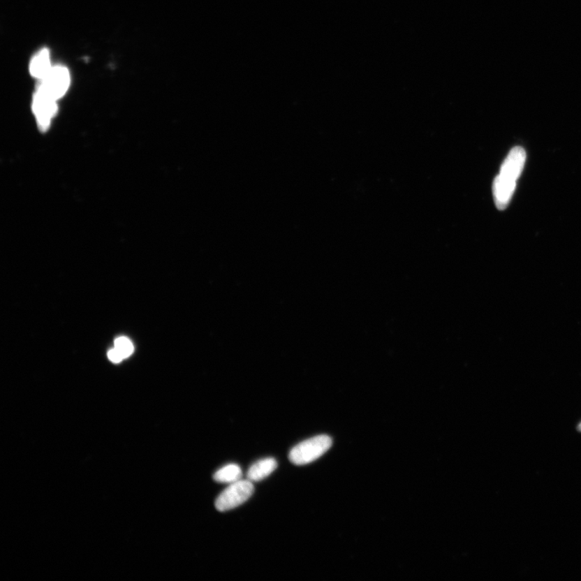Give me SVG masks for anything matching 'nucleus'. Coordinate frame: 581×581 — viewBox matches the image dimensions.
Segmentation results:
<instances>
[{"mask_svg":"<svg viewBox=\"0 0 581 581\" xmlns=\"http://www.w3.org/2000/svg\"><path fill=\"white\" fill-rule=\"evenodd\" d=\"M527 154L522 147L513 148L501 166L499 175L492 185L494 201L497 209H506L516 189L518 178L525 165Z\"/></svg>","mask_w":581,"mask_h":581,"instance_id":"1","label":"nucleus"},{"mask_svg":"<svg viewBox=\"0 0 581 581\" xmlns=\"http://www.w3.org/2000/svg\"><path fill=\"white\" fill-rule=\"evenodd\" d=\"M333 443L328 435H318L295 446L289 453V460L295 465H305L319 459Z\"/></svg>","mask_w":581,"mask_h":581,"instance_id":"2","label":"nucleus"},{"mask_svg":"<svg viewBox=\"0 0 581 581\" xmlns=\"http://www.w3.org/2000/svg\"><path fill=\"white\" fill-rule=\"evenodd\" d=\"M254 487L251 480H238L230 484L218 496L215 502L216 510L225 512L246 502L253 494Z\"/></svg>","mask_w":581,"mask_h":581,"instance_id":"3","label":"nucleus"},{"mask_svg":"<svg viewBox=\"0 0 581 581\" xmlns=\"http://www.w3.org/2000/svg\"><path fill=\"white\" fill-rule=\"evenodd\" d=\"M71 82L69 71L64 66H54L43 80L40 87L58 101L68 90Z\"/></svg>","mask_w":581,"mask_h":581,"instance_id":"4","label":"nucleus"},{"mask_svg":"<svg viewBox=\"0 0 581 581\" xmlns=\"http://www.w3.org/2000/svg\"><path fill=\"white\" fill-rule=\"evenodd\" d=\"M57 101L46 93L43 88L36 90L33 103V109L41 131H46L50 126L52 118L57 112Z\"/></svg>","mask_w":581,"mask_h":581,"instance_id":"5","label":"nucleus"},{"mask_svg":"<svg viewBox=\"0 0 581 581\" xmlns=\"http://www.w3.org/2000/svg\"><path fill=\"white\" fill-rule=\"evenodd\" d=\"M277 461L273 458L259 460L253 464L247 472V478L251 482L261 481L277 469Z\"/></svg>","mask_w":581,"mask_h":581,"instance_id":"6","label":"nucleus"},{"mask_svg":"<svg viewBox=\"0 0 581 581\" xmlns=\"http://www.w3.org/2000/svg\"><path fill=\"white\" fill-rule=\"evenodd\" d=\"M52 68L53 66H51L50 53L47 50L40 51L31 61L30 73L36 79L43 80Z\"/></svg>","mask_w":581,"mask_h":581,"instance_id":"7","label":"nucleus"},{"mask_svg":"<svg viewBox=\"0 0 581 581\" xmlns=\"http://www.w3.org/2000/svg\"><path fill=\"white\" fill-rule=\"evenodd\" d=\"M242 476V471L240 466L229 464L218 470L214 476V479L218 483L233 484L240 480Z\"/></svg>","mask_w":581,"mask_h":581,"instance_id":"8","label":"nucleus"},{"mask_svg":"<svg viewBox=\"0 0 581 581\" xmlns=\"http://www.w3.org/2000/svg\"><path fill=\"white\" fill-rule=\"evenodd\" d=\"M115 348L121 353L124 359L131 356L133 352L132 342L126 337H120L115 341Z\"/></svg>","mask_w":581,"mask_h":581,"instance_id":"9","label":"nucleus"},{"mask_svg":"<svg viewBox=\"0 0 581 581\" xmlns=\"http://www.w3.org/2000/svg\"><path fill=\"white\" fill-rule=\"evenodd\" d=\"M108 359L110 360L112 362L118 363L124 360V357L122 355L121 353L119 352L116 348H113L108 351Z\"/></svg>","mask_w":581,"mask_h":581,"instance_id":"10","label":"nucleus"},{"mask_svg":"<svg viewBox=\"0 0 581 581\" xmlns=\"http://www.w3.org/2000/svg\"><path fill=\"white\" fill-rule=\"evenodd\" d=\"M578 430L581 432V422L578 425Z\"/></svg>","mask_w":581,"mask_h":581,"instance_id":"11","label":"nucleus"}]
</instances>
